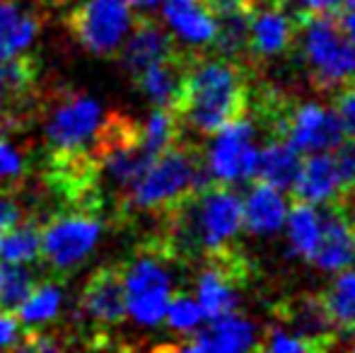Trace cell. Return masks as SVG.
<instances>
[{"mask_svg":"<svg viewBox=\"0 0 355 353\" xmlns=\"http://www.w3.org/2000/svg\"><path fill=\"white\" fill-rule=\"evenodd\" d=\"M247 109L249 76L244 63L230 56L203 58L191 53L172 104L182 126L198 136H213L223 126L247 117Z\"/></svg>","mask_w":355,"mask_h":353,"instance_id":"cell-1","label":"cell"},{"mask_svg":"<svg viewBox=\"0 0 355 353\" xmlns=\"http://www.w3.org/2000/svg\"><path fill=\"white\" fill-rule=\"evenodd\" d=\"M213 182L206 153L191 143L179 141L169 150L159 153L143 170V175L123 193H119L114 218L128 223L136 216H162L184 196Z\"/></svg>","mask_w":355,"mask_h":353,"instance_id":"cell-2","label":"cell"},{"mask_svg":"<svg viewBox=\"0 0 355 353\" xmlns=\"http://www.w3.org/2000/svg\"><path fill=\"white\" fill-rule=\"evenodd\" d=\"M34 121L42 123L44 155H92L104 109L85 89L56 85L46 92L39 89Z\"/></svg>","mask_w":355,"mask_h":353,"instance_id":"cell-3","label":"cell"},{"mask_svg":"<svg viewBox=\"0 0 355 353\" xmlns=\"http://www.w3.org/2000/svg\"><path fill=\"white\" fill-rule=\"evenodd\" d=\"M104 232V211L61 206L42 223L39 255L46 266V276L56 281L71 278L97 250Z\"/></svg>","mask_w":355,"mask_h":353,"instance_id":"cell-4","label":"cell"},{"mask_svg":"<svg viewBox=\"0 0 355 353\" xmlns=\"http://www.w3.org/2000/svg\"><path fill=\"white\" fill-rule=\"evenodd\" d=\"M297 22V42L314 87H336L355 76V32L334 15H302Z\"/></svg>","mask_w":355,"mask_h":353,"instance_id":"cell-5","label":"cell"},{"mask_svg":"<svg viewBox=\"0 0 355 353\" xmlns=\"http://www.w3.org/2000/svg\"><path fill=\"white\" fill-rule=\"evenodd\" d=\"M169 257L155 235L145 237L133 255L123 261V286H126V315L141 327H157L164 320L172 295Z\"/></svg>","mask_w":355,"mask_h":353,"instance_id":"cell-6","label":"cell"},{"mask_svg":"<svg viewBox=\"0 0 355 353\" xmlns=\"http://www.w3.org/2000/svg\"><path fill=\"white\" fill-rule=\"evenodd\" d=\"M131 0H78L66 15V29L83 51L112 58L133 24Z\"/></svg>","mask_w":355,"mask_h":353,"instance_id":"cell-7","label":"cell"},{"mask_svg":"<svg viewBox=\"0 0 355 353\" xmlns=\"http://www.w3.org/2000/svg\"><path fill=\"white\" fill-rule=\"evenodd\" d=\"M80 315L94 325L89 349H107L109 329L121 325L126 317V286H123V261L97 266L87 276L80 293Z\"/></svg>","mask_w":355,"mask_h":353,"instance_id":"cell-8","label":"cell"},{"mask_svg":"<svg viewBox=\"0 0 355 353\" xmlns=\"http://www.w3.org/2000/svg\"><path fill=\"white\" fill-rule=\"evenodd\" d=\"M213 136V146L206 157L213 182L232 184L237 179L252 177L259 155L257 146H254L252 121L242 117L215 131Z\"/></svg>","mask_w":355,"mask_h":353,"instance_id":"cell-9","label":"cell"},{"mask_svg":"<svg viewBox=\"0 0 355 353\" xmlns=\"http://www.w3.org/2000/svg\"><path fill=\"white\" fill-rule=\"evenodd\" d=\"M290 0H252L249 10V51L259 58L288 53L297 44V17Z\"/></svg>","mask_w":355,"mask_h":353,"instance_id":"cell-10","label":"cell"},{"mask_svg":"<svg viewBox=\"0 0 355 353\" xmlns=\"http://www.w3.org/2000/svg\"><path fill=\"white\" fill-rule=\"evenodd\" d=\"M319 213V237L312 255L307 257L314 266L327 271H341L353 264V223L346 201L331 198L322 203Z\"/></svg>","mask_w":355,"mask_h":353,"instance_id":"cell-11","label":"cell"},{"mask_svg":"<svg viewBox=\"0 0 355 353\" xmlns=\"http://www.w3.org/2000/svg\"><path fill=\"white\" fill-rule=\"evenodd\" d=\"M123 42L126 44H121L116 56L121 68L131 76V80L141 76L150 63L159 61V58H167L179 51V44L174 39V34L167 27H162L157 19L145 17V15H136L133 17L131 32L126 34Z\"/></svg>","mask_w":355,"mask_h":353,"instance_id":"cell-12","label":"cell"},{"mask_svg":"<svg viewBox=\"0 0 355 353\" xmlns=\"http://www.w3.org/2000/svg\"><path fill=\"white\" fill-rule=\"evenodd\" d=\"M281 320L295 339H300L307 351H327L336 344V325L329 320L319 295H302L281 305Z\"/></svg>","mask_w":355,"mask_h":353,"instance_id":"cell-13","label":"cell"},{"mask_svg":"<svg viewBox=\"0 0 355 353\" xmlns=\"http://www.w3.org/2000/svg\"><path fill=\"white\" fill-rule=\"evenodd\" d=\"M177 351H247L257 349V329L249 320L237 315H225L211 320L206 329H193L187 339L169 346Z\"/></svg>","mask_w":355,"mask_h":353,"instance_id":"cell-14","label":"cell"},{"mask_svg":"<svg viewBox=\"0 0 355 353\" xmlns=\"http://www.w3.org/2000/svg\"><path fill=\"white\" fill-rule=\"evenodd\" d=\"M46 12L17 0H0V58L24 53L37 42Z\"/></svg>","mask_w":355,"mask_h":353,"instance_id":"cell-15","label":"cell"},{"mask_svg":"<svg viewBox=\"0 0 355 353\" xmlns=\"http://www.w3.org/2000/svg\"><path fill=\"white\" fill-rule=\"evenodd\" d=\"M169 29L189 46H211L218 19L203 0H164Z\"/></svg>","mask_w":355,"mask_h":353,"instance_id":"cell-16","label":"cell"},{"mask_svg":"<svg viewBox=\"0 0 355 353\" xmlns=\"http://www.w3.org/2000/svg\"><path fill=\"white\" fill-rule=\"evenodd\" d=\"M290 198L300 203H324L338 198V182L336 170L329 153H312L302 157V165L290 184Z\"/></svg>","mask_w":355,"mask_h":353,"instance_id":"cell-17","label":"cell"},{"mask_svg":"<svg viewBox=\"0 0 355 353\" xmlns=\"http://www.w3.org/2000/svg\"><path fill=\"white\" fill-rule=\"evenodd\" d=\"M189 58H191V53L179 49L172 56L150 63L141 76L133 78V83L148 94L155 107L172 109L174 99H177V94H179V87H182V78H184V71H187Z\"/></svg>","mask_w":355,"mask_h":353,"instance_id":"cell-18","label":"cell"},{"mask_svg":"<svg viewBox=\"0 0 355 353\" xmlns=\"http://www.w3.org/2000/svg\"><path fill=\"white\" fill-rule=\"evenodd\" d=\"M242 208L244 225L252 232H273L288 218V203H285L281 189L271 187V184L261 182V179H254Z\"/></svg>","mask_w":355,"mask_h":353,"instance_id":"cell-19","label":"cell"},{"mask_svg":"<svg viewBox=\"0 0 355 353\" xmlns=\"http://www.w3.org/2000/svg\"><path fill=\"white\" fill-rule=\"evenodd\" d=\"M302 165V155L281 141H268V146L257 155L254 179L271 184L276 189H290Z\"/></svg>","mask_w":355,"mask_h":353,"instance_id":"cell-20","label":"cell"},{"mask_svg":"<svg viewBox=\"0 0 355 353\" xmlns=\"http://www.w3.org/2000/svg\"><path fill=\"white\" fill-rule=\"evenodd\" d=\"M39 245H42V221L37 213L19 218L8 232L0 235V261H15L27 264L39 259Z\"/></svg>","mask_w":355,"mask_h":353,"instance_id":"cell-21","label":"cell"},{"mask_svg":"<svg viewBox=\"0 0 355 353\" xmlns=\"http://www.w3.org/2000/svg\"><path fill=\"white\" fill-rule=\"evenodd\" d=\"M61 302H63L61 281L46 276V278H39V283L32 288L27 300L17 307L15 315H17L19 325H27V327L49 325L61 312Z\"/></svg>","mask_w":355,"mask_h":353,"instance_id":"cell-22","label":"cell"},{"mask_svg":"<svg viewBox=\"0 0 355 353\" xmlns=\"http://www.w3.org/2000/svg\"><path fill=\"white\" fill-rule=\"evenodd\" d=\"M319 300L338 332H355V271L341 273L329 283L327 291L319 293Z\"/></svg>","mask_w":355,"mask_h":353,"instance_id":"cell-23","label":"cell"},{"mask_svg":"<svg viewBox=\"0 0 355 353\" xmlns=\"http://www.w3.org/2000/svg\"><path fill=\"white\" fill-rule=\"evenodd\" d=\"M37 283V271L15 261H0V312L15 315Z\"/></svg>","mask_w":355,"mask_h":353,"instance_id":"cell-24","label":"cell"},{"mask_svg":"<svg viewBox=\"0 0 355 353\" xmlns=\"http://www.w3.org/2000/svg\"><path fill=\"white\" fill-rule=\"evenodd\" d=\"M182 141V121L169 107H157L143 126V146L153 157Z\"/></svg>","mask_w":355,"mask_h":353,"instance_id":"cell-25","label":"cell"},{"mask_svg":"<svg viewBox=\"0 0 355 353\" xmlns=\"http://www.w3.org/2000/svg\"><path fill=\"white\" fill-rule=\"evenodd\" d=\"M288 235H290L293 250L297 252L300 257L307 259V257L312 255L314 245H317V237H319V213L314 211L312 203L293 201L290 218H288Z\"/></svg>","mask_w":355,"mask_h":353,"instance_id":"cell-26","label":"cell"},{"mask_svg":"<svg viewBox=\"0 0 355 353\" xmlns=\"http://www.w3.org/2000/svg\"><path fill=\"white\" fill-rule=\"evenodd\" d=\"M29 179V155L17 148L8 138V133H0V189L5 191H22Z\"/></svg>","mask_w":355,"mask_h":353,"instance_id":"cell-27","label":"cell"},{"mask_svg":"<svg viewBox=\"0 0 355 353\" xmlns=\"http://www.w3.org/2000/svg\"><path fill=\"white\" fill-rule=\"evenodd\" d=\"M164 320H167L169 329L187 336L201 325L203 310H201V305H198V300L189 298L187 293H177V295H169Z\"/></svg>","mask_w":355,"mask_h":353,"instance_id":"cell-28","label":"cell"},{"mask_svg":"<svg viewBox=\"0 0 355 353\" xmlns=\"http://www.w3.org/2000/svg\"><path fill=\"white\" fill-rule=\"evenodd\" d=\"M336 170V182H338V198L348 201V196L355 193V133L343 136V141L338 143L334 150H329Z\"/></svg>","mask_w":355,"mask_h":353,"instance_id":"cell-29","label":"cell"},{"mask_svg":"<svg viewBox=\"0 0 355 353\" xmlns=\"http://www.w3.org/2000/svg\"><path fill=\"white\" fill-rule=\"evenodd\" d=\"M334 89L336 92H334L331 109L336 112L346 136H351V133H355V76L343 80L341 85H336Z\"/></svg>","mask_w":355,"mask_h":353,"instance_id":"cell-30","label":"cell"},{"mask_svg":"<svg viewBox=\"0 0 355 353\" xmlns=\"http://www.w3.org/2000/svg\"><path fill=\"white\" fill-rule=\"evenodd\" d=\"M32 126V119L24 117L12 99L5 94V89L0 87V133H17Z\"/></svg>","mask_w":355,"mask_h":353,"instance_id":"cell-31","label":"cell"},{"mask_svg":"<svg viewBox=\"0 0 355 353\" xmlns=\"http://www.w3.org/2000/svg\"><path fill=\"white\" fill-rule=\"evenodd\" d=\"M19 218H22V206L15 198V193L12 191L0 193V235L8 232Z\"/></svg>","mask_w":355,"mask_h":353,"instance_id":"cell-32","label":"cell"},{"mask_svg":"<svg viewBox=\"0 0 355 353\" xmlns=\"http://www.w3.org/2000/svg\"><path fill=\"white\" fill-rule=\"evenodd\" d=\"M22 339V325L15 315L0 312V349H17Z\"/></svg>","mask_w":355,"mask_h":353,"instance_id":"cell-33","label":"cell"},{"mask_svg":"<svg viewBox=\"0 0 355 353\" xmlns=\"http://www.w3.org/2000/svg\"><path fill=\"white\" fill-rule=\"evenodd\" d=\"M341 0H295V10L293 12L297 17L302 15H331L338 8Z\"/></svg>","mask_w":355,"mask_h":353,"instance_id":"cell-34","label":"cell"},{"mask_svg":"<svg viewBox=\"0 0 355 353\" xmlns=\"http://www.w3.org/2000/svg\"><path fill=\"white\" fill-rule=\"evenodd\" d=\"M203 3L211 8V12L215 15V19L223 17V15L242 12V10L252 8V0H203Z\"/></svg>","mask_w":355,"mask_h":353,"instance_id":"cell-35","label":"cell"},{"mask_svg":"<svg viewBox=\"0 0 355 353\" xmlns=\"http://www.w3.org/2000/svg\"><path fill=\"white\" fill-rule=\"evenodd\" d=\"M334 17L338 19V22L343 24L346 29H351V32H355V0H341L338 3V8L334 10Z\"/></svg>","mask_w":355,"mask_h":353,"instance_id":"cell-36","label":"cell"},{"mask_svg":"<svg viewBox=\"0 0 355 353\" xmlns=\"http://www.w3.org/2000/svg\"><path fill=\"white\" fill-rule=\"evenodd\" d=\"M157 3L159 0H131V5H136V8H141V10H153Z\"/></svg>","mask_w":355,"mask_h":353,"instance_id":"cell-37","label":"cell"},{"mask_svg":"<svg viewBox=\"0 0 355 353\" xmlns=\"http://www.w3.org/2000/svg\"><path fill=\"white\" fill-rule=\"evenodd\" d=\"M351 223H353V264H355V216H351Z\"/></svg>","mask_w":355,"mask_h":353,"instance_id":"cell-38","label":"cell"},{"mask_svg":"<svg viewBox=\"0 0 355 353\" xmlns=\"http://www.w3.org/2000/svg\"><path fill=\"white\" fill-rule=\"evenodd\" d=\"M353 334H355V332H353Z\"/></svg>","mask_w":355,"mask_h":353,"instance_id":"cell-39","label":"cell"}]
</instances>
